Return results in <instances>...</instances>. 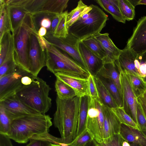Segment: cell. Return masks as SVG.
<instances>
[{
    "mask_svg": "<svg viewBox=\"0 0 146 146\" xmlns=\"http://www.w3.org/2000/svg\"><path fill=\"white\" fill-rule=\"evenodd\" d=\"M94 36L101 44L106 53V57L103 61V64L113 62L118 58L121 50L115 45L110 38L108 33H99Z\"/></svg>",
    "mask_w": 146,
    "mask_h": 146,
    "instance_id": "obj_16",
    "label": "cell"
},
{
    "mask_svg": "<svg viewBox=\"0 0 146 146\" xmlns=\"http://www.w3.org/2000/svg\"><path fill=\"white\" fill-rule=\"evenodd\" d=\"M138 75L143 78L146 77V64L143 63L139 68Z\"/></svg>",
    "mask_w": 146,
    "mask_h": 146,
    "instance_id": "obj_43",
    "label": "cell"
},
{
    "mask_svg": "<svg viewBox=\"0 0 146 146\" xmlns=\"http://www.w3.org/2000/svg\"><path fill=\"white\" fill-rule=\"evenodd\" d=\"M97 77L100 79L108 89L117 106L123 107V101L121 97L117 87L114 83L110 79Z\"/></svg>",
    "mask_w": 146,
    "mask_h": 146,
    "instance_id": "obj_29",
    "label": "cell"
},
{
    "mask_svg": "<svg viewBox=\"0 0 146 146\" xmlns=\"http://www.w3.org/2000/svg\"><path fill=\"white\" fill-rule=\"evenodd\" d=\"M54 75L58 78L72 88L76 92L77 96L81 97L89 96L88 79L75 77L59 72L56 73Z\"/></svg>",
    "mask_w": 146,
    "mask_h": 146,
    "instance_id": "obj_15",
    "label": "cell"
},
{
    "mask_svg": "<svg viewBox=\"0 0 146 146\" xmlns=\"http://www.w3.org/2000/svg\"><path fill=\"white\" fill-rule=\"evenodd\" d=\"M138 55L126 46L121 50L118 58L115 63L119 73L124 71L127 74L139 76L135 65V61L138 58Z\"/></svg>",
    "mask_w": 146,
    "mask_h": 146,
    "instance_id": "obj_14",
    "label": "cell"
},
{
    "mask_svg": "<svg viewBox=\"0 0 146 146\" xmlns=\"http://www.w3.org/2000/svg\"><path fill=\"white\" fill-rule=\"evenodd\" d=\"M79 49L88 71L91 74L94 76L103 65L102 60L93 53L81 41L79 43Z\"/></svg>",
    "mask_w": 146,
    "mask_h": 146,
    "instance_id": "obj_17",
    "label": "cell"
},
{
    "mask_svg": "<svg viewBox=\"0 0 146 146\" xmlns=\"http://www.w3.org/2000/svg\"><path fill=\"white\" fill-rule=\"evenodd\" d=\"M119 133L127 141L138 145L146 146V137L138 129L121 123Z\"/></svg>",
    "mask_w": 146,
    "mask_h": 146,
    "instance_id": "obj_18",
    "label": "cell"
},
{
    "mask_svg": "<svg viewBox=\"0 0 146 146\" xmlns=\"http://www.w3.org/2000/svg\"><path fill=\"white\" fill-rule=\"evenodd\" d=\"M99 99L90 98L86 119V129L94 140L102 143L119 133L121 123L111 108Z\"/></svg>",
    "mask_w": 146,
    "mask_h": 146,
    "instance_id": "obj_1",
    "label": "cell"
},
{
    "mask_svg": "<svg viewBox=\"0 0 146 146\" xmlns=\"http://www.w3.org/2000/svg\"><path fill=\"white\" fill-rule=\"evenodd\" d=\"M138 59L142 60L144 61V63L146 64V51L138 56Z\"/></svg>",
    "mask_w": 146,
    "mask_h": 146,
    "instance_id": "obj_48",
    "label": "cell"
},
{
    "mask_svg": "<svg viewBox=\"0 0 146 146\" xmlns=\"http://www.w3.org/2000/svg\"><path fill=\"white\" fill-rule=\"evenodd\" d=\"M95 1L117 21L125 23L126 20L121 13L119 0H96Z\"/></svg>",
    "mask_w": 146,
    "mask_h": 146,
    "instance_id": "obj_23",
    "label": "cell"
},
{
    "mask_svg": "<svg viewBox=\"0 0 146 146\" xmlns=\"http://www.w3.org/2000/svg\"><path fill=\"white\" fill-rule=\"evenodd\" d=\"M43 37L51 44L66 52L88 71L79 52V44L80 41L77 38L69 33L65 38L56 37L49 33Z\"/></svg>",
    "mask_w": 146,
    "mask_h": 146,
    "instance_id": "obj_8",
    "label": "cell"
},
{
    "mask_svg": "<svg viewBox=\"0 0 146 146\" xmlns=\"http://www.w3.org/2000/svg\"><path fill=\"white\" fill-rule=\"evenodd\" d=\"M126 46L138 56L146 51V15L137 21Z\"/></svg>",
    "mask_w": 146,
    "mask_h": 146,
    "instance_id": "obj_13",
    "label": "cell"
},
{
    "mask_svg": "<svg viewBox=\"0 0 146 146\" xmlns=\"http://www.w3.org/2000/svg\"><path fill=\"white\" fill-rule=\"evenodd\" d=\"M38 33L40 36L43 37L46 35L47 33V30L45 27H41L38 30Z\"/></svg>",
    "mask_w": 146,
    "mask_h": 146,
    "instance_id": "obj_45",
    "label": "cell"
},
{
    "mask_svg": "<svg viewBox=\"0 0 146 146\" xmlns=\"http://www.w3.org/2000/svg\"><path fill=\"white\" fill-rule=\"evenodd\" d=\"M0 65L8 60L14 59V39L10 31L6 32L0 39Z\"/></svg>",
    "mask_w": 146,
    "mask_h": 146,
    "instance_id": "obj_19",
    "label": "cell"
},
{
    "mask_svg": "<svg viewBox=\"0 0 146 146\" xmlns=\"http://www.w3.org/2000/svg\"><path fill=\"white\" fill-rule=\"evenodd\" d=\"M87 6L82 0H80L77 7L68 13L66 23L68 29L79 19Z\"/></svg>",
    "mask_w": 146,
    "mask_h": 146,
    "instance_id": "obj_31",
    "label": "cell"
},
{
    "mask_svg": "<svg viewBox=\"0 0 146 146\" xmlns=\"http://www.w3.org/2000/svg\"><path fill=\"white\" fill-rule=\"evenodd\" d=\"M135 65L137 73L138 75L139 69L141 64L140 63L138 60V58L135 59ZM139 76V75H138Z\"/></svg>",
    "mask_w": 146,
    "mask_h": 146,
    "instance_id": "obj_47",
    "label": "cell"
},
{
    "mask_svg": "<svg viewBox=\"0 0 146 146\" xmlns=\"http://www.w3.org/2000/svg\"><path fill=\"white\" fill-rule=\"evenodd\" d=\"M12 121L6 113L3 106L0 105V134L7 136Z\"/></svg>",
    "mask_w": 146,
    "mask_h": 146,
    "instance_id": "obj_34",
    "label": "cell"
},
{
    "mask_svg": "<svg viewBox=\"0 0 146 146\" xmlns=\"http://www.w3.org/2000/svg\"><path fill=\"white\" fill-rule=\"evenodd\" d=\"M36 30L30 14L12 33L14 48V59L17 66L30 73L28 52L30 38L33 31Z\"/></svg>",
    "mask_w": 146,
    "mask_h": 146,
    "instance_id": "obj_7",
    "label": "cell"
},
{
    "mask_svg": "<svg viewBox=\"0 0 146 146\" xmlns=\"http://www.w3.org/2000/svg\"><path fill=\"white\" fill-rule=\"evenodd\" d=\"M145 81L146 82V77L143 78Z\"/></svg>",
    "mask_w": 146,
    "mask_h": 146,
    "instance_id": "obj_54",
    "label": "cell"
},
{
    "mask_svg": "<svg viewBox=\"0 0 146 146\" xmlns=\"http://www.w3.org/2000/svg\"><path fill=\"white\" fill-rule=\"evenodd\" d=\"M0 39L7 32H12L7 5L5 0H0Z\"/></svg>",
    "mask_w": 146,
    "mask_h": 146,
    "instance_id": "obj_27",
    "label": "cell"
},
{
    "mask_svg": "<svg viewBox=\"0 0 146 146\" xmlns=\"http://www.w3.org/2000/svg\"><path fill=\"white\" fill-rule=\"evenodd\" d=\"M108 17L98 6H87L79 19L68 29V32L80 41L100 33L105 26Z\"/></svg>",
    "mask_w": 146,
    "mask_h": 146,
    "instance_id": "obj_4",
    "label": "cell"
},
{
    "mask_svg": "<svg viewBox=\"0 0 146 146\" xmlns=\"http://www.w3.org/2000/svg\"><path fill=\"white\" fill-rule=\"evenodd\" d=\"M0 105L12 121L28 115L41 114L23 103L15 94L0 102Z\"/></svg>",
    "mask_w": 146,
    "mask_h": 146,
    "instance_id": "obj_12",
    "label": "cell"
},
{
    "mask_svg": "<svg viewBox=\"0 0 146 146\" xmlns=\"http://www.w3.org/2000/svg\"><path fill=\"white\" fill-rule=\"evenodd\" d=\"M94 76L111 80L117 87L122 100L119 73L114 62L104 64Z\"/></svg>",
    "mask_w": 146,
    "mask_h": 146,
    "instance_id": "obj_20",
    "label": "cell"
},
{
    "mask_svg": "<svg viewBox=\"0 0 146 146\" xmlns=\"http://www.w3.org/2000/svg\"><path fill=\"white\" fill-rule=\"evenodd\" d=\"M29 73L17 66L13 72L0 78V102L16 92L24 86L21 78Z\"/></svg>",
    "mask_w": 146,
    "mask_h": 146,
    "instance_id": "obj_11",
    "label": "cell"
},
{
    "mask_svg": "<svg viewBox=\"0 0 146 146\" xmlns=\"http://www.w3.org/2000/svg\"><path fill=\"white\" fill-rule=\"evenodd\" d=\"M142 133L146 137V130L141 131Z\"/></svg>",
    "mask_w": 146,
    "mask_h": 146,
    "instance_id": "obj_51",
    "label": "cell"
},
{
    "mask_svg": "<svg viewBox=\"0 0 146 146\" xmlns=\"http://www.w3.org/2000/svg\"><path fill=\"white\" fill-rule=\"evenodd\" d=\"M87 48L102 61L106 58V53L100 42L94 35L90 36L81 41Z\"/></svg>",
    "mask_w": 146,
    "mask_h": 146,
    "instance_id": "obj_26",
    "label": "cell"
},
{
    "mask_svg": "<svg viewBox=\"0 0 146 146\" xmlns=\"http://www.w3.org/2000/svg\"><path fill=\"white\" fill-rule=\"evenodd\" d=\"M139 98L146 105V91Z\"/></svg>",
    "mask_w": 146,
    "mask_h": 146,
    "instance_id": "obj_49",
    "label": "cell"
},
{
    "mask_svg": "<svg viewBox=\"0 0 146 146\" xmlns=\"http://www.w3.org/2000/svg\"><path fill=\"white\" fill-rule=\"evenodd\" d=\"M129 1L135 7L139 5H146V0H129Z\"/></svg>",
    "mask_w": 146,
    "mask_h": 146,
    "instance_id": "obj_44",
    "label": "cell"
},
{
    "mask_svg": "<svg viewBox=\"0 0 146 146\" xmlns=\"http://www.w3.org/2000/svg\"><path fill=\"white\" fill-rule=\"evenodd\" d=\"M26 146H51L52 143L47 141L31 138Z\"/></svg>",
    "mask_w": 146,
    "mask_h": 146,
    "instance_id": "obj_41",
    "label": "cell"
},
{
    "mask_svg": "<svg viewBox=\"0 0 146 146\" xmlns=\"http://www.w3.org/2000/svg\"><path fill=\"white\" fill-rule=\"evenodd\" d=\"M137 125L141 131L146 130V118L140 103L137 101Z\"/></svg>",
    "mask_w": 146,
    "mask_h": 146,
    "instance_id": "obj_39",
    "label": "cell"
},
{
    "mask_svg": "<svg viewBox=\"0 0 146 146\" xmlns=\"http://www.w3.org/2000/svg\"><path fill=\"white\" fill-rule=\"evenodd\" d=\"M93 146H94V145L93 143Z\"/></svg>",
    "mask_w": 146,
    "mask_h": 146,
    "instance_id": "obj_55",
    "label": "cell"
},
{
    "mask_svg": "<svg viewBox=\"0 0 146 146\" xmlns=\"http://www.w3.org/2000/svg\"><path fill=\"white\" fill-rule=\"evenodd\" d=\"M7 5L12 32L21 24L30 13L21 7Z\"/></svg>",
    "mask_w": 146,
    "mask_h": 146,
    "instance_id": "obj_22",
    "label": "cell"
},
{
    "mask_svg": "<svg viewBox=\"0 0 146 146\" xmlns=\"http://www.w3.org/2000/svg\"><path fill=\"white\" fill-rule=\"evenodd\" d=\"M111 109L118 118L121 123L138 129L137 124L131 117L125 112L123 107L118 106Z\"/></svg>",
    "mask_w": 146,
    "mask_h": 146,
    "instance_id": "obj_33",
    "label": "cell"
},
{
    "mask_svg": "<svg viewBox=\"0 0 146 146\" xmlns=\"http://www.w3.org/2000/svg\"><path fill=\"white\" fill-rule=\"evenodd\" d=\"M52 119L49 115L42 114L15 119L7 136L17 143H26L34 135L48 132L52 124Z\"/></svg>",
    "mask_w": 146,
    "mask_h": 146,
    "instance_id": "obj_3",
    "label": "cell"
},
{
    "mask_svg": "<svg viewBox=\"0 0 146 146\" xmlns=\"http://www.w3.org/2000/svg\"><path fill=\"white\" fill-rule=\"evenodd\" d=\"M93 140V139L86 129L68 145L70 146H88V145L92 142Z\"/></svg>",
    "mask_w": 146,
    "mask_h": 146,
    "instance_id": "obj_36",
    "label": "cell"
},
{
    "mask_svg": "<svg viewBox=\"0 0 146 146\" xmlns=\"http://www.w3.org/2000/svg\"><path fill=\"white\" fill-rule=\"evenodd\" d=\"M93 142L94 146H108L104 142L98 143L95 141L94 140Z\"/></svg>",
    "mask_w": 146,
    "mask_h": 146,
    "instance_id": "obj_50",
    "label": "cell"
},
{
    "mask_svg": "<svg viewBox=\"0 0 146 146\" xmlns=\"http://www.w3.org/2000/svg\"><path fill=\"white\" fill-rule=\"evenodd\" d=\"M17 65L14 59L8 60L0 65V78L14 71Z\"/></svg>",
    "mask_w": 146,
    "mask_h": 146,
    "instance_id": "obj_37",
    "label": "cell"
},
{
    "mask_svg": "<svg viewBox=\"0 0 146 146\" xmlns=\"http://www.w3.org/2000/svg\"><path fill=\"white\" fill-rule=\"evenodd\" d=\"M37 31L36 29L34 30L31 35L28 52L29 72L36 77L46 66V61L45 50L42 49L39 43L36 35Z\"/></svg>",
    "mask_w": 146,
    "mask_h": 146,
    "instance_id": "obj_9",
    "label": "cell"
},
{
    "mask_svg": "<svg viewBox=\"0 0 146 146\" xmlns=\"http://www.w3.org/2000/svg\"><path fill=\"white\" fill-rule=\"evenodd\" d=\"M131 144V146H139L138 145L134 144L133 143H130Z\"/></svg>",
    "mask_w": 146,
    "mask_h": 146,
    "instance_id": "obj_52",
    "label": "cell"
},
{
    "mask_svg": "<svg viewBox=\"0 0 146 146\" xmlns=\"http://www.w3.org/2000/svg\"><path fill=\"white\" fill-rule=\"evenodd\" d=\"M55 87L57 96L60 99H69L77 96L76 92L72 88L58 78L55 82Z\"/></svg>",
    "mask_w": 146,
    "mask_h": 146,
    "instance_id": "obj_28",
    "label": "cell"
},
{
    "mask_svg": "<svg viewBox=\"0 0 146 146\" xmlns=\"http://www.w3.org/2000/svg\"><path fill=\"white\" fill-rule=\"evenodd\" d=\"M124 139L119 133L113 135L104 142L108 146H123Z\"/></svg>",
    "mask_w": 146,
    "mask_h": 146,
    "instance_id": "obj_40",
    "label": "cell"
},
{
    "mask_svg": "<svg viewBox=\"0 0 146 146\" xmlns=\"http://www.w3.org/2000/svg\"><path fill=\"white\" fill-rule=\"evenodd\" d=\"M90 100V97L89 96L80 97L78 123L76 137L86 129V119Z\"/></svg>",
    "mask_w": 146,
    "mask_h": 146,
    "instance_id": "obj_25",
    "label": "cell"
},
{
    "mask_svg": "<svg viewBox=\"0 0 146 146\" xmlns=\"http://www.w3.org/2000/svg\"><path fill=\"white\" fill-rule=\"evenodd\" d=\"M64 13V12L62 14H56L54 16L52 19V24L50 31L47 33H49L52 35L53 34L58 24L63 16Z\"/></svg>",
    "mask_w": 146,
    "mask_h": 146,
    "instance_id": "obj_42",
    "label": "cell"
},
{
    "mask_svg": "<svg viewBox=\"0 0 146 146\" xmlns=\"http://www.w3.org/2000/svg\"><path fill=\"white\" fill-rule=\"evenodd\" d=\"M68 1V0H43L40 10L37 14H62L67 7Z\"/></svg>",
    "mask_w": 146,
    "mask_h": 146,
    "instance_id": "obj_21",
    "label": "cell"
},
{
    "mask_svg": "<svg viewBox=\"0 0 146 146\" xmlns=\"http://www.w3.org/2000/svg\"><path fill=\"white\" fill-rule=\"evenodd\" d=\"M80 97L62 100L57 96L56 110L54 114L53 123L58 129L61 137L56 142L69 144L76 138L78 128Z\"/></svg>",
    "mask_w": 146,
    "mask_h": 146,
    "instance_id": "obj_2",
    "label": "cell"
},
{
    "mask_svg": "<svg viewBox=\"0 0 146 146\" xmlns=\"http://www.w3.org/2000/svg\"><path fill=\"white\" fill-rule=\"evenodd\" d=\"M47 69L54 74L58 72L75 77L88 79L89 72L67 53L50 43L45 50Z\"/></svg>",
    "mask_w": 146,
    "mask_h": 146,
    "instance_id": "obj_6",
    "label": "cell"
},
{
    "mask_svg": "<svg viewBox=\"0 0 146 146\" xmlns=\"http://www.w3.org/2000/svg\"><path fill=\"white\" fill-rule=\"evenodd\" d=\"M68 13L67 11H64L63 16L58 24L54 33L52 34L54 37L65 38L67 36L69 32L66 23Z\"/></svg>",
    "mask_w": 146,
    "mask_h": 146,
    "instance_id": "obj_35",
    "label": "cell"
},
{
    "mask_svg": "<svg viewBox=\"0 0 146 146\" xmlns=\"http://www.w3.org/2000/svg\"><path fill=\"white\" fill-rule=\"evenodd\" d=\"M51 90L46 82L38 77L30 84L23 86L16 93L23 103L41 114H45L52 105L49 96Z\"/></svg>",
    "mask_w": 146,
    "mask_h": 146,
    "instance_id": "obj_5",
    "label": "cell"
},
{
    "mask_svg": "<svg viewBox=\"0 0 146 146\" xmlns=\"http://www.w3.org/2000/svg\"><path fill=\"white\" fill-rule=\"evenodd\" d=\"M51 146H60L59 145H56V144L52 143Z\"/></svg>",
    "mask_w": 146,
    "mask_h": 146,
    "instance_id": "obj_53",
    "label": "cell"
},
{
    "mask_svg": "<svg viewBox=\"0 0 146 146\" xmlns=\"http://www.w3.org/2000/svg\"><path fill=\"white\" fill-rule=\"evenodd\" d=\"M120 10L126 21L133 20L135 15V7L129 0H119Z\"/></svg>",
    "mask_w": 146,
    "mask_h": 146,
    "instance_id": "obj_32",
    "label": "cell"
},
{
    "mask_svg": "<svg viewBox=\"0 0 146 146\" xmlns=\"http://www.w3.org/2000/svg\"><path fill=\"white\" fill-rule=\"evenodd\" d=\"M137 101L140 104L143 113L146 118V105L139 98H137Z\"/></svg>",
    "mask_w": 146,
    "mask_h": 146,
    "instance_id": "obj_46",
    "label": "cell"
},
{
    "mask_svg": "<svg viewBox=\"0 0 146 146\" xmlns=\"http://www.w3.org/2000/svg\"><path fill=\"white\" fill-rule=\"evenodd\" d=\"M94 76L100 101L104 105L111 108L118 107L113 97L100 79L96 76Z\"/></svg>",
    "mask_w": 146,
    "mask_h": 146,
    "instance_id": "obj_24",
    "label": "cell"
},
{
    "mask_svg": "<svg viewBox=\"0 0 146 146\" xmlns=\"http://www.w3.org/2000/svg\"><path fill=\"white\" fill-rule=\"evenodd\" d=\"M137 98L146 91V82L140 76L127 74Z\"/></svg>",
    "mask_w": 146,
    "mask_h": 146,
    "instance_id": "obj_30",
    "label": "cell"
},
{
    "mask_svg": "<svg viewBox=\"0 0 146 146\" xmlns=\"http://www.w3.org/2000/svg\"><path fill=\"white\" fill-rule=\"evenodd\" d=\"M119 75L122 95L123 108L137 125V98L127 74L124 71H121L119 72Z\"/></svg>",
    "mask_w": 146,
    "mask_h": 146,
    "instance_id": "obj_10",
    "label": "cell"
},
{
    "mask_svg": "<svg viewBox=\"0 0 146 146\" xmlns=\"http://www.w3.org/2000/svg\"><path fill=\"white\" fill-rule=\"evenodd\" d=\"M68 146H69V145Z\"/></svg>",
    "mask_w": 146,
    "mask_h": 146,
    "instance_id": "obj_56",
    "label": "cell"
},
{
    "mask_svg": "<svg viewBox=\"0 0 146 146\" xmlns=\"http://www.w3.org/2000/svg\"><path fill=\"white\" fill-rule=\"evenodd\" d=\"M88 84L89 96L90 98L93 100L99 99L94 77L91 74L88 78Z\"/></svg>",
    "mask_w": 146,
    "mask_h": 146,
    "instance_id": "obj_38",
    "label": "cell"
}]
</instances>
